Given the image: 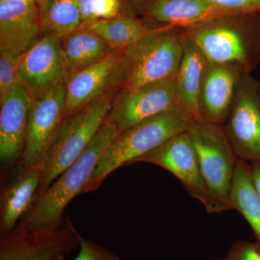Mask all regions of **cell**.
<instances>
[{
    "mask_svg": "<svg viewBox=\"0 0 260 260\" xmlns=\"http://www.w3.org/2000/svg\"><path fill=\"white\" fill-rule=\"evenodd\" d=\"M65 105V82L51 93L32 101L19 165L36 167L41 164L64 119Z\"/></svg>",
    "mask_w": 260,
    "mask_h": 260,
    "instance_id": "30bf717a",
    "label": "cell"
},
{
    "mask_svg": "<svg viewBox=\"0 0 260 260\" xmlns=\"http://www.w3.org/2000/svg\"><path fill=\"white\" fill-rule=\"evenodd\" d=\"M0 1H3V0H0ZM28 1H36V0H28Z\"/></svg>",
    "mask_w": 260,
    "mask_h": 260,
    "instance_id": "4dcf8cb0",
    "label": "cell"
},
{
    "mask_svg": "<svg viewBox=\"0 0 260 260\" xmlns=\"http://www.w3.org/2000/svg\"><path fill=\"white\" fill-rule=\"evenodd\" d=\"M148 0H124V12L126 14H138Z\"/></svg>",
    "mask_w": 260,
    "mask_h": 260,
    "instance_id": "f1b7e54d",
    "label": "cell"
},
{
    "mask_svg": "<svg viewBox=\"0 0 260 260\" xmlns=\"http://www.w3.org/2000/svg\"><path fill=\"white\" fill-rule=\"evenodd\" d=\"M250 164L251 177L256 191L260 196V161L249 162Z\"/></svg>",
    "mask_w": 260,
    "mask_h": 260,
    "instance_id": "f546056e",
    "label": "cell"
},
{
    "mask_svg": "<svg viewBox=\"0 0 260 260\" xmlns=\"http://www.w3.org/2000/svg\"><path fill=\"white\" fill-rule=\"evenodd\" d=\"M69 220L58 226L26 232L16 225L0 242V260H62L79 244Z\"/></svg>",
    "mask_w": 260,
    "mask_h": 260,
    "instance_id": "ba28073f",
    "label": "cell"
},
{
    "mask_svg": "<svg viewBox=\"0 0 260 260\" xmlns=\"http://www.w3.org/2000/svg\"><path fill=\"white\" fill-rule=\"evenodd\" d=\"M172 110H179L175 78L116 93L107 119L115 123L121 133L140 121Z\"/></svg>",
    "mask_w": 260,
    "mask_h": 260,
    "instance_id": "8fae6325",
    "label": "cell"
},
{
    "mask_svg": "<svg viewBox=\"0 0 260 260\" xmlns=\"http://www.w3.org/2000/svg\"><path fill=\"white\" fill-rule=\"evenodd\" d=\"M32 101L26 89L18 83L0 101V159L5 165L20 161L23 155Z\"/></svg>",
    "mask_w": 260,
    "mask_h": 260,
    "instance_id": "9a60e30c",
    "label": "cell"
},
{
    "mask_svg": "<svg viewBox=\"0 0 260 260\" xmlns=\"http://www.w3.org/2000/svg\"><path fill=\"white\" fill-rule=\"evenodd\" d=\"M154 164L179 179L185 190L206 208L208 194L198 161L196 150L188 131L173 137L158 148L135 162Z\"/></svg>",
    "mask_w": 260,
    "mask_h": 260,
    "instance_id": "4fadbf2b",
    "label": "cell"
},
{
    "mask_svg": "<svg viewBox=\"0 0 260 260\" xmlns=\"http://www.w3.org/2000/svg\"><path fill=\"white\" fill-rule=\"evenodd\" d=\"M140 13L153 26L182 29L223 14L208 0H148Z\"/></svg>",
    "mask_w": 260,
    "mask_h": 260,
    "instance_id": "ac0fdd59",
    "label": "cell"
},
{
    "mask_svg": "<svg viewBox=\"0 0 260 260\" xmlns=\"http://www.w3.org/2000/svg\"><path fill=\"white\" fill-rule=\"evenodd\" d=\"M65 80L59 37L42 34L24 53L17 83L26 89L34 100L51 93Z\"/></svg>",
    "mask_w": 260,
    "mask_h": 260,
    "instance_id": "9c48e42d",
    "label": "cell"
},
{
    "mask_svg": "<svg viewBox=\"0 0 260 260\" xmlns=\"http://www.w3.org/2000/svg\"><path fill=\"white\" fill-rule=\"evenodd\" d=\"M118 134L115 123L106 119L81 156L45 191L37 195L30 209L17 225L26 232H32L64 223L65 208L77 195L83 193L98 161Z\"/></svg>",
    "mask_w": 260,
    "mask_h": 260,
    "instance_id": "6da1fadb",
    "label": "cell"
},
{
    "mask_svg": "<svg viewBox=\"0 0 260 260\" xmlns=\"http://www.w3.org/2000/svg\"><path fill=\"white\" fill-rule=\"evenodd\" d=\"M184 30L209 62L237 64L247 73L260 64V11L223 13Z\"/></svg>",
    "mask_w": 260,
    "mask_h": 260,
    "instance_id": "7a4b0ae2",
    "label": "cell"
},
{
    "mask_svg": "<svg viewBox=\"0 0 260 260\" xmlns=\"http://www.w3.org/2000/svg\"><path fill=\"white\" fill-rule=\"evenodd\" d=\"M230 203L232 210L246 219L260 244V196L251 177L250 164L240 159L233 179Z\"/></svg>",
    "mask_w": 260,
    "mask_h": 260,
    "instance_id": "7402d4cb",
    "label": "cell"
},
{
    "mask_svg": "<svg viewBox=\"0 0 260 260\" xmlns=\"http://www.w3.org/2000/svg\"><path fill=\"white\" fill-rule=\"evenodd\" d=\"M193 121L179 110L151 116L119 133L99 159L83 193L96 190L113 172L134 164L173 137L188 131Z\"/></svg>",
    "mask_w": 260,
    "mask_h": 260,
    "instance_id": "277c9868",
    "label": "cell"
},
{
    "mask_svg": "<svg viewBox=\"0 0 260 260\" xmlns=\"http://www.w3.org/2000/svg\"><path fill=\"white\" fill-rule=\"evenodd\" d=\"M39 166L19 165L14 178L2 191L0 200V236L6 237L16 226L37 198L42 183Z\"/></svg>",
    "mask_w": 260,
    "mask_h": 260,
    "instance_id": "e0dca14e",
    "label": "cell"
},
{
    "mask_svg": "<svg viewBox=\"0 0 260 260\" xmlns=\"http://www.w3.org/2000/svg\"><path fill=\"white\" fill-rule=\"evenodd\" d=\"M41 32L61 37L83 24L78 0H36Z\"/></svg>",
    "mask_w": 260,
    "mask_h": 260,
    "instance_id": "603a6c76",
    "label": "cell"
},
{
    "mask_svg": "<svg viewBox=\"0 0 260 260\" xmlns=\"http://www.w3.org/2000/svg\"><path fill=\"white\" fill-rule=\"evenodd\" d=\"M78 5L83 24L114 18L124 12V0H78Z\"/></svg>",
    "mask_w": 260,
    "mask_h": 260,
    "instance_id": "cb8c5ba5",
    "label": "cell"
},
{
    "mask_svg": "<svg viewBox=\"0 0 260 260\" xmlns=\"http://www.w3.org/2000/svg\"><path fill=\"white\" fill-rule=\"evenodd\" d=\"M244 73H247L237 64L208 61L199 95L202 121L223 125L232 109L238 84Z\"/></svg>",
    "mask_w": 260,
    "mask_h": 260,
    "instance_id": "5bb4252c",
    "label": "cell"
},
{
    "mask_svg": "<svg viewBox=\"0 0 260 260\" xmlns=\"http://www.w3.org/2000/svg\"><path fill=\"white\" fill-rule=\"evenodd\" d=\"M93 30L116 51H124L155 28L137 15L121 13L110 19L82 24Z\"/></svg>",
    "mask_w": 260,
    "mask_h": 260,
    "instance_id": "44dd1931",
    "label": "cell"
},
{
    "mask_svg": "<svg viewBox=\"0 0 260 260\" xmlns=\"http://www.w3.org/2000/svg\"><path fill=\"white\" fill-rule=\"evenodd\" d=\"M66 80L117 51L93 30L80 26L59 37Z\"/></svg>",
    "mask_w": 260,
    "mask_h": 260,
    "instance_id": "ffe728a7",
    "label": "cell"
},
{
    "mask_svg": "<svg viewBox=\"0 0 260 260\" xmlns=\"http://www.w3.org/2000/svg\"><path fill=\"white\" fill-rule=\"evenodd\" d=\"M223 13H247L260 11V0H208Z\"/></svg>",
    "mask_w": 260,
    "mask_h": 260,
    "instance_id": "4316f807",
    "label": "cell"
},
{
    "mask_svg": "<svg viewBox=\"0 0 260 260\" xmlns=\"http://www.w3.org/2000/svg\"><path fill=\"white\" fill-rule=\"evenodd\" d=\"M238 158L260 161V82L244 73L232 109L222 125Z\"/></svg>",
    "mask_w": 260,
    "mask_h": 260,
    "instance_id": "52a82bcc",
    "label": "cell"
},
{
    "mask_svg": "<svg viewBox=\"0 0 260 260\" xmlns=\"http://www.w3.org/2000/svg\"><path fill=\"white\" fill-rule=\"evenodd\" d=\"M23 54L0 49V101L3 100L17 84Z\"/></svg>",
    "mask_w": 260,
    "mask_h": 260,
    "instance_id": "d4e9b609",
    "label": "cell"
},
{
    "mask_svg": "<svg viewBox=\"0 0 260 260\" xmlns=\"http://www.w3.org/2000/svg\"><path fill=\"white\" fill-rule=\"evenodd\" d=\"M41 35L35 1H0V49L23 54Z\"/></svg>",
    "mask_w": 260,
    "mask_h": 260,
    "instance_id": "2e32d148",
    "label": "cell"
},
{
    "mask_svg": "<svg viewBox=\"0 0 260 260\" xmlns=\"http://www.w3.org/2000/svg\"><path fill=\"white\" fill-rule=\"evenodd\" d=\"M80 242L79 254L73 260H120L112 251L95 243L85 240L81 236Z\"/></svg>",
    "mask_w": 260,
    "mask_h": 260,
    "instance_id": "83f0119b",
    "label": "cell"
},
{
    "mask_svg": "<svg viewBox=\"0 0 260 260\" xmlns=\"http://www.w3.org/2000/svg\"><path fill=\"white\" fill-rule=\"evenodd\" d=\"M184 39V29L155 27L121 51V81L116 93L176 78Z\"/></svg>",
    "mask_w": 260,
    "mask_h": 260,
    "instance_id": "3957f363",
    "label": "cell"
},
{
    "mask_svg": "<svg viewBox=\"0 0 260 260\" xmlns=\"http://www.w3.org/2000/svg\"><path fill=\"white\" fill-rule=\"evenodd\" d=\"M121 51H116L65 80L64 117L80 112L110 94L117 93L121 81Z\"/></svg>",
    "mask_w": 260,
    "mask_h": 260,
    "instance_id": "7c38bea8",
    "label": "cell"
},
{
    "mask_svg": "<svg viewBox=\"0 0 260 260\" xmlns=\"http://www.w3.org/2000/svg\"><path fill=\"white\" fill-rule=\"evenodd\" d=\"M196 150L202 176L208 194L209 214L232 210L230 193L239 159L228 140L223 126L193 122L188 129Z\"/></svg>",
    "mask_w": 260,
    "mask_h": 260,
    "instance_id": "5b68a950",
    "label": "cell"
},
{
    "mask_svg": "<svg viewBox=\"0 0 260 260\" xmlns=\"http://www.w3.org/2000/svg\"><path fill=\"white\" fill-rule=\"evenodd\" d=\"M180 64L175 78L178 108L193 122H201L199 95L203 73L208 60L187 34Z\"/></svg>",
    "mask_w": 260,
    "mask_h": 260,
    "instance_id": "d6986e66",
    "label": "cell"
},
{
    "mask_svg": "<svg viewBox=\"0 0 260 260\" xmlns=\"http://www.w3.org/2000/svg\"><path fill=\"white\" fill-rule=\"evenodd\" d=\"M115 95L110 94L80 112L64 118L39 165L42 178L38 194L45 191L81 156L107 119Z\"/></svg>",
    "mask_w": 260,
    "mask_h": 260,
    "instance_id": "8992f818",
    "label": "cell"
},
{
    "mask_svg": "<svg viewBox=\"0 0 260 260\" xmlns=\"http://www.w3.org/2000/svg\"><path fill=\"white\" fill-rule=\"evenodd\" d=\"M216 260H260V244L256 242L237 241L225 257Z\"/></svg>",
    "mask_w": 260,
    "mask_h": 260,
    "instance_id": "484cf974",
    "label": "cell"
}]
</instances>
